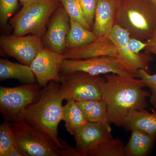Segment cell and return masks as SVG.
Masks as SVG:
<instances>
[{"label":"cell","instance_id":"603a6c76","mask_svg":"<svg viewBox=\"0 0 156 156\" xmlns=\"http://www.w3.org/2000/svg\"><path fill=\"white\" fill-rule=\"evenodd\" d=\"M70 17L77 21L85 28L92 30L84 17L79 0H58Z\"/></svg>","mask_w":156,"mask_h":156},{"label":"cell","instance_id":"ba28073f","mask_svg":"<svg viewBox=\"0 0 156 156\" xmlns=\"http://www.w3.org/2000/svg\"><path fill=\"white\" fill-rule=\"evenodd\" d=\"M83 72L93 76L115 73L127 77L139 76L126 69L116 57L102 56L86 59H64L61 66V74Z\"/></svg>","mask_w":156,"mask_h":156},{"label":"cell","instance_id":"f546056e","mask_svg":"<svg viewBox=\"0 0 156 156\" xmlns=\"http://www.w3.org/2000/svg\"><path fill=\"white\" fill-rule=\"evenodd\" d=\"M6 156H25V155L16 144L11 148Z\"/></svg>","mask_w":156,"mask_h":156},{"label":"cell","instance_id":"cb8c5ba5","mask_svg":"<svg viewBox=\"0 0 156 156\" xmlns=\"http://www.w3.org/2000/svg\"><path fill=\"white\" fill-rule=\"evenodd\" d=\"M18 6V0H0V27L2 31H9L10 19Z\"/></svg>","mask_w":156,"mask_h":156},{"label":"cell","instance_id":"52a82bcc","mask_svg":"<svg viewBox=\"0 0 156 156\" xmlns=\"http://www.w3.org/2000/svg\"><path fill=\"white\" fill-rule=\"evenodd\" d=\"M61 74L60 90L63 99L77 101L101 98V85L105 78L83 72Z\"/></svg>","mask_w":156,"mask_h":156},{"label":"cell","instance_id":"f1b7e54d","mask_svg":"<svg viewBox=\"0 0 156 156\" xmlns=\"http://www.w3.org/2000/svg\"><path fill=\"white\" fill-rule=\"evenodd\" d=\"M145 42V53L156 55V29Z\"/></svg>","mask_w":156,"mask_h":156},{"label":"cell","instance_id":"7c38bea8","mask_svg":"<svg viewBox=\"0 0 156 156\" xmlns=\"http://www.w3.org/2000/svg\"><path fill=\"white\" fill-rule=\"evenodd\" d=\"M47 27L42 38L45 47L63 54L67 50L66 38L70 28V19L60 3L50 17Z\"/></svg>","mask_w":156,"mask_h":156},{"label":"cell","instance_id":"7a4b0ae2","mask_svg":"<svg viewBox=\"0 0 156 156\" xmlns=\"http://www.w3.org/2000/svg\"><path fill=\"white\" fill-rule=\"evenodd\" d=\"M60 87L59 83L51 81L44 87L37 100L27 107L21 121L48 134L58 144L65 145L67 144L58 136L64 100Z\"/></svg>","mask_w":156,"mask_h":156},{"label":"cell","instance_id":"5bb4252c","mask_svg":"<svg viewBox=\"0 0 156 156\" xmlns=\"http://www.w3.org/2000/svg\"><path fill=\"white\" fill-rule=\"evenodd\" d=\"M118 54L117 48L108 36H101L84 47L67 49L63 55L65 59H81L102 56L117 58Z\"/></svg>","mask_w":156,"mask_h":156},{"label":"cell","instance_id":"4316f807","mask_svg":"<svg viewBox=\"0 0 156 156\" xmlns=\"http://www.w3.org/2000/svg\"><path fill=\"white\" fill-rule=\"evenodd\" d=\"M139 73V78L150 89V102L156 108V74L151 75L143 69H140Z\"/></svg>","mask_w":156,"mask_h":156},{"label":"cell","instance_id":"2e32d148","mask_svg":"<svg viewBox=\"0 0 156 156\" xmlns=\"http://www.w3.org/2000/svg\"><path fill=\"white\" fill-rule=\"evenodd\" d=\"M16 79L24 84L35 83L36 77L30 66L0 59V80Z\"/></svg>","mask_w":156,"mask_h":156},{"label":"cell","instance_id":"8992f818","mask_svg":"<svg viewBox=\"0 0 156 156\" xmlns=\"http://www.w3.org/2000/svg\"><path fill=\"white\" fill-rule=\"evenodd\" d=\"M38 83L0 87V112L6 121L19 122L29 105L37 100L42 89Z\"/></svg>","mask_w":156,"mask_h":156},{"label":"cell","instance_id":"5b68a950","mask_svg":"<svg viewBox=\"0 0 156 156\" xmlns=\"http://www.w3.org/2000/svg\"><path fill=\"white\" fill-rule=\"evenodd\" d=\"M60 3L58 0H30L9 20V24L17 36L37 35L43 38L48 21Z\"/></svg>","mask_w":156,"mask_h":156},{"label":"cell","instance_id":"ac0fdd59","mask_svg":"<svg viewBox=\"0 0 156 156\" xmlns=\"http://www.w3.org/2000/svg\"><path fill=\"white\" fill-rule=\"evenodd\" d=\"M156 135L147 134L139 130L131 131V136L125 145L126 156L147 155L153 146Z\"/></svg>","mask_w":156,"mask_h":156},{"label":"cell","instance_id":"9c48e42d","mask_svg":"<svg viewBox=\"0 0 156 156\" xmlns=\"http://www.w3.org/2000/svg\"><path fill=\"white\" fill-rule=\"evenodd\" d=\"M44 47L43 39L37 35L17 36L12 34L2 35L0 37L1 51L28 66Z\"/></svg>","mask_w":156,"mask_h":156},{"label":"cell","instance_id":"1f68e13d","mask_svg":"<svg viewBox=\"0 0 156 156\" xmlns=\"http://www.w3.org/2000/svg\"><path fill=\"white\" fill-rule=\"evenodd\" d=\"M150 1L154 4V5L156 7V0H150Z\"/></svg>","mask_w":156,"mask_h":156},{"label":"cell","instance_id":"484cf974","mask_svg":"<svg viewBox=\"0 0 156 156\" xmlns=\"http://www.w3.org/2000/svg\"><path fill=\"white\" fill-rule=\"evenodd\" d=\"M84 17L92 28L98 0H79Z\"/></svg>","mask_w":156,"mask_h":156},{"label":"cell","instance_id":"9a60e30c","mask_svg":"<svg viewBox=\"0 0 156 156\" xmlns=\"http://www.w3.org/2000/svg\"><path fill=\"white\" fill-rule=\"evenodd\" d=\"M120 0H98L92 30L98 37H108L115 25Z\"/></svg>","mask_w":156,"mask_h":156},{"label":"cell","instance_id":"3957f363","mask_svg":"<svg viewBox=\"0 0 156 156\" xmlns=\"http://www.w3.org/2000/svg\"><path fill=\"white\" fill-rule=\"evenodd\" d=\"M115 24L130 37L147 40L156 29V7L150 0H120Z\"/></svg>","mask_w":156,"mask_h":156},{"label":"cell","instance_id":"44dd1931","mask_svg":"<svg viewBox=\"0 0 156 156\" xmlns=\"http://www.w3.org/2000/svg\"><path fill=\"white\" fill-rule=\"evenodd\" d=\"M62 120L65 123L66 130L72 135L79 128L89 122L76 101L74 100H68L63 106Z\"/></svg>","mask_w":156,"mask_h":156},{"label":"cell","instance_id":"4dcf8cb0","mask_svg":"<svg viewBox=\"0 0 156 156\" xmlns=\"http://www.w3.org/2000/svg\"><path fill=\"white\" fill-rule=\"evenodd\" d=\"M30 0H19L21 4V5L23 6V5H25L26 3H27Z\"/></svg>","mask_w":156,"mask_h":156},{"label":"cell","instance_id":"e0dca14e","mask_svg":"<svg viewBox=\"0 0 156 156\" xmlns=\"http://www.w3.org/2000/svg\"><path fill=\"white\" fill-rule=\"evenodd\" d=\"M124 127L128 131L139 130L156 135V112L151 113L145 109L132 111L126 118Z\"/></svg>","mask_w":156,"mask_h":156},{"label":"cell","instance_id":"83f0119b","mask_svg":"<svg viewBox=\"0 0 156 156\" xmlns=\"http://www.w3.org/2000/svg\"><path fill=\"white\" fill-rule=\"evenodd\" d=\"M146 44L145 42L138 39L130 37L128 43V47L131 52L140 53L145 49Z\"/></svg>","mask_w":156,"mask_h":156},{"label":"cell","instance_id":"30bf717a","mask_svg":"<svg viewBox=\"0 0 156 156\" xmlns=\"http://www.w3.org/2000/svg\"><path fill=\"white\" fill-rule=\"evenodd\" d=\"M118 51L117 59L130 71L139 76L140 69L150 73L149 64L153 58L147 53H135L128 47L130 37L128 32L119 26L115 25L108 36Z\"/></svg>","mask_w":156,"mask_h":156},{"label":"cell","instance_id":"d4e9b609","mask_svg":"<svg viewBox=\"0 0 156 156\" xmlns=\"http://www.w3.org/2000/svg\"><path fill=\"white\" fill-rule=\"evenodd\" d=\"M16 145L10 123L5 120L0 126V156H6Z\"/></svg>","mask_w":156,"mask_h":156},{"label":"cell","instance_id":"4fadbf2b","mask_svg":"<svg viewBox=\"0 0 156 156\" xmlns=\"http://www.w3.org/2000/svg\"><path fill=\"white\" fill-rule=\"evenodd\" d=\"M76 149L80 156H87L100 144L112 137L111 131L103 124L88 122L75 132Z\"/></svg>","mask_w":156,"mask_h":156},{"label":"cell","instance_id":"7402d4cb","mask_svg":"<svg viewBox=\"0 0 156 156\" xmlns=\"http://www.w3.org/2000/svg\"><path fill=\"white\" fill-rule=\"evenodd\" d=\"M125 145L118 137L108 138L89 152V156H126Z\"/></svg>","mask_w":156,"mask_h":156},{"label":"cell","instance_id":"ffe728a7","mask_svg":"<svg viewBox=\"0 0 156 156\" xmlns=\"http://www.w3.org/2000/svg\"><path fill=\"white\" fill-rule=\"evenodd\" d=\"M70 19V28L66 38L67 50L84 47L98 37L92 30L85 28L74 20Z\"/></svg>","mask_w":156,"mask_h":156},{"label":"cell","instance_id":"6da1fadb","mask_svg":"<svg viewBox=\"0 0 156 156\" xmlns=\"http://www.w3.org/2000/svg\"><path fill=\"white\" fill-rule=\"evenodd\" d=\"M104 75L101 85V98L106 105L109 121L111 124L124 127L130 112L148 106L147 99L151 93L144 89L146 86L140 78L115 73Z\"/></svg>","mask_w":156,"mask_h":156},{"label":"cell","instance_id":"d6986e66","mask_svg":"<svg viewBox=\"0 0 156 156\" xmlns=\"http://www.w3.org/2000/svg\"><path fill=\"white\" fill-rule=\"evenodd\" d=\"M76 102L88 122L101 123L106 126L109 131H112L106 105L102 98L80 101Z\"/></svg>","mask_w":156,"mask_h":156},{"label":"cell","instance_id":"277c9868","mask_svg":"<svg viewBox=\"0 0 156 156\" xmlns=\"http://www.w3.org/2000/svg\"><path fill=\"white\" fill-rule=\"evenodd\" d=\"M9 123L15 143L25 156H80L75 147L58 144L24 121Z\"/></svg>","mask_w":156,"mask_h":156},{"label":"cell","instance_id":"8fae6325","mask_svg":"<svg viewBox=\"0 0 156 156\" xmlns=\"http://www.w3.org/2000/svg\"><path fill=\"white\" fill-rule=\"evenodd\" d=\"M64 59L63 54L46 47L39 52L30 66L40 87H44L51 81L60 83L61 64Z\"/></svg>","mask_w":156,"mask_h":156}]
</instances>
